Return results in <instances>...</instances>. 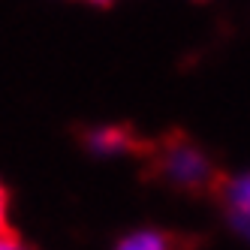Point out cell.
<instances>
[{"mask_svg":"<svg viewBox=\"0 0 250 250\" xmlns=\"http://www.w3.org/2000/svg\"><path fill=\"white\" fill-rule=\"evenodd\" d=\"M163 169L166 175L178 187H199L211 178V163L208 157L193 148V145H175L166 151V160H163Z\"/></svg>","mask_w":250,"mask_h":250,"instance_id":"cell-1","label":"cell"},{"mask_svg":"<svg viewBox=\"0 0 250 250\" xmlns=\"http://www.w3.org/2000/svg\"><path fill=\"white\" fill-rule=\"evenodd\" d=\"M223 202H226L229 223L250 241V172L235 175V178L226 184V190H223Z\"/></svg>","mask_w":250,"mask_h":250,"instance_id":"cell-2","label":"cell"},{"mask_svg":"<svg viewBox=\"0 0 250 250\" xmlns=\"http://www.w3.org/2000/svg\"><path fill=\"white\" fill-rule=\"evenodd\" d=\"M115 250H169V241L157 229H136L130 235H124L115 244Z\"/></svg>","mask_w":250,"mask_h":250,"instance_id":"cell-3","label":"cell"},{"mask_svg":"<svg viewBox=\"0 0 250 250\" xmlns=\"http://www.w3.org/2000/svg\"><path fill=\"white\" fill-rule=\"evenodd\" d=\"M91 148L97 154H105V157H112V154H121L124 148H127V136H124L121 130L115 127H103L91 136Z\"/></svg>","mask_w":250,"mask_h":250,"instance_id":"cell-4","label":"cell"},{"mask_svg":"<svg viewBox=\"0 0 250 250\" xmlns=\"http://www.w3.org/2000/svg\"><path fill=\"white\" fill-rule=\"evenodd\" d=\"M3 223H6V193L0 187V235H3Z\"/></svg>","mask_w":250,"mask_h":250,"instance_id":"cell-5","label":"cell"},{"mask_svg":"<svg viewBox=\"0 0 250 250\" xmlns=\"http://www.w3.org/2000/svg\"><path fill=\"white\" fill-rule=\"evenodd\" d=\"M0 250H24L19 241H12V238H6V235H0Z\"/></svg>","mask_w":250,"mask_h":250,"instance_id":"cell-6","label":"cell"}]
</instances>
